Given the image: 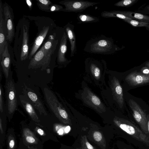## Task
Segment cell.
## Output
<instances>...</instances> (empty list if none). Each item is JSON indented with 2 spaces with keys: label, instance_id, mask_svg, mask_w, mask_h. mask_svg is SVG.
<instances>
[{
  "label": "cell",
  "instance_id": "1",
  "mask_svg": "<svg viewBox=\"0 0 149 149\" xmlns=\"http://www.w3.org/2000/svg\"><path fill=\"white\" fill-rule=\"evenodd\" d=\"M117 49L111 38L102 35L89 40L84 50L92 54H110L113 53Z\"/></svg>",
  "mask_w": 149,
  "mask_h": 149
},
{
  "label": "cell",
  "instance_id": "2",
  "mask_svg": "<svg viewBox=\"0 0 149 149\" xmlns=\"http://www.w3.org/2000/svg\"><path fill=\"white\" fill-rule=\"evenodd\" d=\"M43 93L46 102L56 117L60 121L65 124H69V119L68 114L55 94L46 87L44 88Z\"/></svg>",
  "mask_w": 149,
  "mask_h": 149
},
{
  "label": "cell",
  "instance_id": "3",
  "mask_svg": "<svg viewBox=\"0 0 149 149\" xmlns=\"http://www.w3.org/2000/svg\"><path fill=\"white\" fill-rule=\"evenodd\" d=\"M114 121L119 128L136 140L149 145V137L133 122L123 118L116 117Z\"/></svg>",
  "mask_w": 149,
  "mask_h": 149
},
{
  "label": "cell",
  "instance_id": "4",
  "mask_svg": "<svg viewBox=\"0 0 149 149\" xmlns=\"http://www.w3.org/2000/svg\"><path fill=\"white\" fill-rule=\"evenodd\" d=\"M12 75V72L10 70L8 78L6 79L5 84L6 107L7 112L10 115L14 113L17 104L15 84Z\"/></svg>",
  "mask_w": 149,
  "mask_h": 149
},
{
  "label": "cell",
  "instance_id": "5",
  "mask_svg": "<svg viewBox=\"0 0 149 149\" xmlns=\"http://www.w3.org/2000/svg\"><path fill=\"white\" fill-rule=\"evenodd\" d=\"M128 104L133 112V116L141 129L146 134H148V130L147 116L140 106L134 100L130 99Z\"/></svg>",
  "mask_w": 149,
  "mask_h": 149
},
{
  "label": "cell",
  "instance_id": "6",
  "mask_svg": "<svg viewBox=\"0 0 149 149\" xmlns=\"http://www.w3.org/2000/svg\"><path fill=\"white\" fill-rule=\"evenodd\" d=\"M54 52L46 51L43 46L31 59L29 65V68H35L42 67H47L49 64L52 55Z\"/></svg>",
  "mask_w": 149,
  "mask_h": 149
},
{
  "label": "cell",
  "instance_id": "7",
  "mask_svg": "<svg viewBox=\"0 0 149 149\" xmlns=\"http://www.w3.org/2000/svg\"><path fill=\"white\" fill-rule=\"evenodd\" d=\"M59 3L65 6L63 11L77 13L82 12L87 8L100 3L83 0H65Z\"/></svg>",
  "mask_w": 149,
  "mask_h": 149
},
{
  "label": "cell",
  "instance_id": "8",
  "mask_svg": "<svg viewBox=\"0 0 149 149\" xmlns=\"http://www.w3.org/2000/svg\"><path fill=\"white\" fill-rule=\"evenodd\" d=\"M12 9L10 6L6 3L3 5L4 21L7 31L6 40L10 43L13 41L15 33L14 15Z\"/></svg>",
  "mask_w": 149,
  "mask_h": 149
},
{
  "label": "cell",
  "instance_id": "9",
  "mask_svg": "<svg viewBox=\"0 0 149 149\" xmlns=\"http://www.w3.org/2000/svg\"><path fill=\"white\" fill-rule=\"evenodd\" d=\"M125 80L130 86H136L149 83V75L134 71L128 74Z\"/></svg>",
  "mask_w": 149,
  "mask_h": 149
},
{
  "label": "cell",
  "instance_id": "10",
  "mask_svg": "<svg viewBox=\"0 0 149 149\" xmlns=\"http://www.w3.org/2000/svg\"><path fill=\"white\" fill-rule=\"evenodd\" d=\"M3 5L0 1V57L4 50L6 42L7 31L3 18Z\"/></svg>",
  "mask_w": 149,
  "mask_h": 149
},
{
  "label": "cell",
  "instance_id": "11",
  "mask_svg": "<svg viewBox=\"0 0 149 149\" xmlns=\"http://www.w3.org/2000/svg\"><path fill=\"white\" fill-rule=\"evenodd\" d=\"M111 88L116 100L122 108L124 103L123 89L119 80L115 77L112 82Z\"/></svg>",
  "mask_w": 149,
  "mask_h": 149
},
{
  "label": "cell",
  "instance_id": "12",
  "mask_svg": "<svg viewBox=\"0 0 149 149\" xmlns=\"http://www.w3.org/2000/svg\"><path fill=\"white\" fill-rule=\"evenodd\" d=\"M74 26L68 23L64 26L66 34L70 43V56H73L77 52L76 37L74 31Z\"/></svg>",
  "mask_w": 149,
  "mask_h": 149
},
{
  "label": "cell",
  "instance_id": "13",
  "mask_svg": "<svg viewBox=\"0 0 149 149\" xmlns=\"http://www.w3.org/2000/svg\"><path fill=\"white\" fill-rule=\"evenodd\" d=\"M84 94L83 99L87 104L94 108L104 110V107L100 100L95 95L87 89L84 91Z\"/></svg>",
  "mask_w": 149,
  "mask_h": 149
},
{
  "label": "cell",
  "instance_id": "14",
  "mask_svg": "<svg viewBox=\"0 0 149 149\" xmlns=\"http://www.w3.org/2000/svg\"><path fill=\"white\" fill-rule=\"evenodd\" d=\"M0 61L3 72L6 79L8 78L10 70L11 58L8 48V44L6 42L5 47L0 57Z\"/></svg>",
  "mask_w": 149,
  "mask_h": 149
},
{
  "label": "cell",
  "instance_id": "15",
  "mask_svg": "<svg viewBox=\"0 0 149 149\" xmlns=\"http://www.w3.org/2000/svg\"><path fill=\"white\" fill-rule=\"evenodd\" d=\"M68 39L66 33L64 32L61 40L58 53L57 61L59 63H63L69 62L65 57L67 50Z\"/></svg>",
  "mask_w": 149,
  "mask_h": 149
},
{
  "label": "cell",
  "instance_id": "16",
  "mask_svg": "<svg viewBox=\"0 0 149 149\" xmlns=\"http://www.w3.org/2000/svg\"><path fill=\"white\" fill-rule=\"evenodd\" d=\"M49 27H44L35 40L29 56V59H31L34 54L42 44L49 31Z\"/></svg>",
  "mask_w": 149,
  "mask_h": 149
},
{
  "label": "cell",
  "instance_id": "17",
  "mask_svg": "<svg viewBox=\"0 0 149 149\" xmlns=\"http://www.w3.org/2000/svg\"><path fill=\"white\" fill-rule=\"evenodd\" d=\"M24 91L26 92L27 97L32 102L34 107L38 110L40 114H43L47 116V113L45 108L37 95L30 90H27V91L26 90Z\"/></svg>",
  "mask_w": 149,
  "mask_h": 149
},
{
  "label": "cell",
  "instance_id": "18",
  "mask_svg": "<svg viewBox=\"0 0 149 149\" xmlns=\"http://www.w3.org/2000/svg\"><path fill=\"white\" fill-rule=\"evenodd\" d=\"M23 38L20 55V59L21 61L25 60L29 57L28 28L26 26L24 25L23 26Z\"/></svg>",
  "mask_w": 149,
  "mask_h": 149
},
{
  "label": "cell",
  "instance_id": "19",
  "mask_svg": "<svg viewBox=\"0 0 149 149\" xmlns=\"http://www.w3.org/2000/svg\"><path fill=\"white\" fill-rule=\"evenodd\" d=\"M19 98L22 104L32 119L36 122L39 123L40 121L31 104L22 95H20Z\"/></svg>",
  "mask_w": 149,
  "mask_h": 149
},
{
  "label": "cell",
  "instance_id": "20",
  "mask_svg": "<svg viewBox=\"0 0 149 149\" xmlns=\"http://www.w3.org/2000/svg\"><path fill=\"white\" fill-rule=\"evenodd\" d=\"M121 13L132 19L139 22L149 23V16L132 12L119 11Z\"/></svg>",
  "mask_w": 149,
  "mask_h": 149
},
{
  "label": "cell",
  "instance_id": "21",
  "mask_svg": "<svg viewBox=\"0 0 149 149\" xmlns=\"http://www.w3.org/2000/svg\"><path fill=\"white\" fill-rule=\"evenodd\" d=\"M55 36L53 35H50L46 42L43 45L45 51L54 52L58 43V40H56Z\"/></svg>",
  "mask_w": 149,
  "mask_h": 149
},
{
  "label": "cell",
  "instance_id": "22",
  "mask_svg": "<svg viewBox=\"0 0 149 149\" xmlns=\"http://www.w3.org/2000/svg\"><path fill=\"white\" fill-rule=\"evenodd\" d=\"M78 23H91L96 22L99 21L100 19L97 17L88 14H79L77 16Z\"/></svg>",
  "mask_w": 149,
  "mask_h": 149
},
{
  "label": "cell",
  "instance_id": "23",
  "mask_svg": "<svg viewBox=\"0 0 149 149\" xmlns=\"http://www.w3.org/2000/svg\"><path fill=\"white\" fill-rule=\"evenodd\" d=\"M23 134V137L27 143L33 144L37 143V138L29 129L27 128L24 129Z\"/></svg>",
  "mask_w": 149,
  "mask_h": 149
},
{
  "label": "cell",
  "instance_id": "24",
  "mask_svg": "<svg viewBox=\"0 0 149 149\" xmlns=\"http://www.w3.org/2000/svg\"><path fill=\"white\" fill-rule=\"evenodd\" d=\"M37 4L41 10L47 12H50L52 2L48 0H37Z\"/></svg>",
  "mask_w": 149,
  "mask_h": 149
},
{
  "label": "cell",
  "instance_id": "25",
  "mask_svg": "<svg viewBox=\"0 0 149 149\" xmlns=\"http://www.w3.org/2000/svg\"><path fill=\"white\" fill-rule=\"evenodd\" d=\"M90 68L91 72L94 77L97 79H98L100 76V70L95 63L91 62L90 65Z\"/></svg>",
  "mask_w": 149,
  "mask_h": 149
},
{
  "label": "cell",
  "instance_id": "26",
  "mask_svg": "<svg viewBox=\"0 0 149 149\" xmlns=\"http://www.w3.org/2000/svg\"><path fill=\"white\" fill-rule=\"evenodd\" d=\"M125 22L136 27H145L149 29V23L138 21L131 19L127 20Z\"/></svg>",
  "mask_w": 149,
  "mask_h": 149
},
{
  "label": "cell",
  "instance_id": "27",
  "mask_svg": "<svg viewBox=\"0 0 149 149\" xmlns=\"http://www.w3.org/2000/svg\"><path fill=\"white\" fill-rule=\"evenodd\" d=\"M136 0H123L119 1L114 5L117 7H127L135 3Z\"/></svg>",
  "mask_w": 149,
  "mask_h": 149
},
{
  "label": "cell",
  "instance_id": "28",
  "mask_svg": "<svg viewBox=\"0 0 149 149\" xmlns=\"http://www.w3.org/2000/svg\"><path fill=\"white\" fill-rule=\"evenodd\" d=\"M63 7L61 5L52 4L50 7V12L63 11Z\"/></svg>",
  "mask_w": 149,
  "mask_h": 149
},
{
  "label": "cell",
  "instance_id": "29",
  "mask_svg": "<svg viewBox=\"0 0 149 149\" xmlns=\"http://www.w3.org/2000/svg\"><path fill=\"white\" fill-rule=\"evenodd\" d=\"M9 149H14L15 145V141L14 137L11 135L8 138Z\"/></svg>",
  "mask_w": 149,
  "mask_h": 149
},
{
  "label": "cell",
  "instance_id": "30",
  "mask_svg": "<svg viewBox=\"0 0 149 149\" xmlns=\"http://www.w3.org/2000/svg\"><path fill=\"white\" fill-rule=\"evenodd\" d=\"M2 88L1 84L0 86V111L2 113L3 111Z\"/></svg>",
  "mask_w": 149,
  "mask_h": 149
},
{
  "label": "cell",
  "instance_id": "31",
  "mask_svg": "<svg viewBox=\"0 0 149 149\" xmlns=\"http://www.w3.org/2000/svg\"><path fill=\"white\" fill-rule=\"evenodd\" d=\"M93 137L95 141L99 142L102 140V136L100 132L98 131H95L93 133Z\"/></svg>",
  "mask_w": 149,
  "mask_h": 149
},
{
  "label": "cell",
  "instance_id": "32",
  "mask_svg": "<svg viewBox=\"0 0 149 149\" xmlns=\"http://www.w3.org/2000/svg\"><path fill=\"white\" fill-rule=\"evenodd\" d=\"M140 72L142 74L149 75V68L145 66L142 67L140 70Z\"/></svg>",
  "mask_w": 149,
  "mask_h": 149
},
{
  "label": "cell",
  "instance_id": "33",
  "mask_svg": "<svg viewBox=\"0 0 149 149\" xmlns=\"http://www.w3.org/2000/svg\"><path fill=\"white\" fill-rule=\"evenodd\" d=\"M36 130L39 134L41 136L44 135L45 134L44 132L42 129L40 128L37 127L36 128Z\"/></svg>",
  "mask_w": 149,
  "mask_h": 149
},
{
  "label": "cell",
  "instance_id": "34",
  "mask_svg": "<svg viewBox=\"0 0 149 149\" xmlns=\"http://www.w3.org/2000/svg\"><path fill=\"white\" fill-rule=\"evenodd\" d=\"M26 2L29 9L31 10L32 6V4L31 1L29 0H26Z\"/></svg>",
  "mask_w": 149,
  "mask_h": 149
},
{
  "label": "cell",
  "instance_id": "35",
  "mask_svg": "<svg viewBox=\"0 0 149 149\" xmlns=\"http://www.w3.org/2000/svg\"><path fill=\"white\" fill-rule=\"evenodd\" d=\"M86 145L88 149H94V148L88 141L86 142Z\"/></svg>",
  "mask_w": 149,
  "mask_h": 149
},
{
  "label": "cell",
  "instance_id": "36",
  "mask_svg": "<svg viewBox=\"0 0 149 149\" xmlns=\"http://www.w3.org/2000/svg\"><path fill=\"white\" fill-rule=\"evenodd\" d=\"M0 129L1 133L2 134L3 133V130L2 127V120L1 118H0Z\"/></svg>",
  "mask_w": 149,
  "mask_h": 149
},
{
  "label": "cell",
  "instance_id": "37",
  "mask_svg": "<svg viewBox=\"0 0 149 149\" xmlns=\"http://www.w3.org/2000/svg\"><path fill=\"white\" fill-rule=\"evenodd\" d=\"M148 130V134H149V115L148 114L147 116Z\"/></svg>",
  "mask_w": 149,
  "mask_h": 149
},
{
  "label": "cell",
  "instance_id": "38",
  "mask_svg": "<svg viewBox=\"0 0 149 149\" xmlns=\"http://www.w3.org/2000/svg\"><path fill=\"white\" fill-rule=\"evenodd\" d=\"M65 131L66 132H68L70 130V127L69 126H67L65 128Z\"/></svg>",
  "mask_w": 149,
  "mask_h": 149
},
{
  "label": "cell",
  "instance_id": "39",
  "mask_svg": "<svg viewBox=\"0 0 149 149\" xmlns=\"http://www.w3.org/2000/svg\"><path fill=\"white\" fill-rule=\"evenodd\" d=\"M146 66L149 68V61L147 62L145 64Z\"/></svg>",
  "mask_w": 149,
  "mask_h": 149
},
{
  "label": "cell",
  "instance_id": "40",
  "mask_svg": "<svg viewBox=\"0 0 149 149\" xmlns=\"http://www.w3.org/2000/svg\"><path fill=\"white\" fill-rule=\"evenodd\" d=\"M31 149H36L35 148H31Z\"/></svg>",
  "mask_w": 149,
  "mask_h": 149
}]
</instances>
